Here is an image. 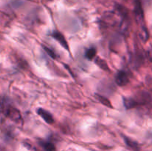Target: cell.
Instances as JSON below:
<instances>
[{"label":"cell","instance_id":"7c38bea8","mask_svg":"<svg viewBox=\"0 0 152 151\" xmlns=\"http://www.w3.org/2000/svg\"><path fill=\"white\" fill-rule=\"evenodd\" d=\"M42 47H43V49H44L45 51L46 52V53H47V54L48 55L50 58H52L53 59H56V53H55L54 52L51 50V49H50L49 47H48L47 46H45V45H42Z\"/></svg>","mask_w":152,"mask_h":151},{"label":"cell","instance_id":"8992f818","mask_svg":"<svg viewBox=\"0 0 152 151\" xmlns=\"http://www.w3.org/2000/svg\"><path fill=\"white\" fill-rule=\"evenodd\" d=\"M94 62L96 63V65L98 67L101 68L102 70H103L104 71H107V72H110V68L109 66L107 64L106 61L104 60L103 59L99 57H96L94 59Z\"/></svg>","mask_w":152,"mask_h":151},{"label":"cell","instance_id":"7a4b0ae2","mask_svg":"<svg viewBox=\"0 0 152 151\" xmlns=\"http://www.w3.org/2000/svg\"><path fill=\"white\" fill-rule=\"evenodd\" d=\"M51 36L63 47L64 49H65L66 50L69 51V45H68V43L67 41L66 38H65V36L61 32L58 30H54L52 32Z\"/></svg>","mask_w":152,"mask_h":151},{"label":"cell","instance_id":"6da1fadb","mask_svg":"<svg viewBox=\"0 0 152 151\" xmlns=\"http://www.w3.org/2000/svg\"><path fill=\"white\" fill-rule=\"evenodd\" d=\"M5 115L16 123H22L23 121L20 112L13 107H9L5 111Z\"/></svg>","mask_w":152,"mask_h":151},{"label":"cell","instance_id":"8fae6325","mask_svg":"<svg viewBox=\"0 0 152 151\" xmlns=\"http://www.w3.org/2000/svg\"><path fill=\"white\" fill-rule=\"evenodd\" d=\"M96 56V50L95 47H90L86 52V57L88 60H94Z\"/></svg>","mask_w":152,"mask_h":151},{"label":"cell","instance_id":"5b68a950","mask_svg":"<svg viewBox=\"0 0 152 151\" xmlns=\"http://www.w3.org/2000/svg\"><path fill=\"white\" fill-rule=\"evenodd\" d=\"M123 139H124V142L125 143H126V144L127 145L129 148H131V149L133 150L134 151H139V144H138L135 141H134L133 139H132L131 138L127 137V136H123Z\"/></svg>","mask_w":152,"mask_h":151},{"label":"cell","instance_id":"52a82bcc","mask_svg":"<svg viewBox=\"0 0 152 151\" xmlns=\"http://www.w3.org/2000/svg\"><path fill=\"white\" fill-rule=\"evenodd\" d=\"M140 36L143 42H146L149 38V34H148V29L145 25H140Z\"/></svg>","mask_w":152,"mask_h":151},{"label":"cell","instance_id":"3957f363","mask_svg":"<svg viewBox=\"0 0 152 151\" xmlns=\"http://www.w3.org/2000/svg\"><path fill=\"white\" fill-rule=\"evenodd\" d=\"M115 82L120 87H124L129 83V78L127 73L123 70H120L115 76Z\"/></svg>","mask_w":152,"mask_h":151},{"label":"cell","instance_id":"277c9868","mask_svg":"<svg viewBox=\"0 0 152 151\" xmlns=\"http://www.w3.org/2000/svg\"><path fill=\"white\" fill-rule=\"evenodd\" d=\"M37 113L39 116L41 117L47 124H53L54 123V118H53L52 114L48 110L43 109V108H38L37 110Z\"/></svg>","mask_w":152,"mask_h":151},{"label":"cell","instance_id":"ba28073f","mask_svg":"<svg viewBox=\"0 0 152 151\" xmlns=\"http://www.w3.org/2000/svg\"><path fill=\"white\" fill-rule=\"evenodd\" d=\"M123 100V105H124V107L127 110L132 109V108L135 107L137 106L136 101H134L133 99H132V98L124 97Z\"/></svg>","mask_w":152,"mask_h":151},{"label":"cell","instance_id":"30bf717a","mask_svg":"<svg viewBox=\"0 0 152 151\" xmlns=\"http://www.w3.org/2000/svg\"><path fill=\"white\" fill-rule=\"evenodd\" d=\"M96 98H97L98 100H99V102H100L102 105H103L104 106H105L106 107L110 108V109H112L113 108L112 104H111V102H110L109 99H108L106 97H105V96L99 94H96Z\"/></svg>","mask_w":152,"mask_h":151},{"label":"cell","instance_id":"9c48e42d","mask_svg":"<svg viewBox=\"0 0 152 151\" xmlns=\"http://www.w3.org/2000/svg\"><path fill=\"white\" fill-rule=\"evenodd\" d=\"M39 144L45 151H57L55 145L51 142H47V141H41Z\"/></svg>","mask_w":152,"mask_h":151}]
</instances>
